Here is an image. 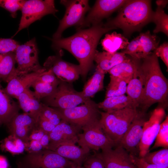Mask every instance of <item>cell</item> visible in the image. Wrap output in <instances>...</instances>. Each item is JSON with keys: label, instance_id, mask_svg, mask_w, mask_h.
Wrapping results in <instances>:
<instances>
[{"label": "cell", "instance_id": "ba28073f", "mask_svg": "<svg viewBox=\"0 0 168 168\" xmlns=\"http://www.w3.org/2000/svg\"><path fill=\"white\" fill-rule=\"evenodd\" d=\"M62 119L82 128L88 124L100 119V111L98 104L89 99L83 104L72 108L62 109L54 108Z\"/></svg>", "mask_w": 168, "mask_h": 168}, {"label": "cell", "instance_id": "ee69618b", "mask_svg": "<svg viewBox=\"0 0 168 168\" xmlns=\"http://www.w3.org/2000/svg\"><path fill=\"white\" fill-rule=\"evenodd\" d=\"M158 57H160L168 68V43L165 42L159 46L154 50Z\"/></svg>", "mask_w": 168, "mask_h": 168}, {"label": "cell", "instance_id": "30bf717a", "mask_svg": "<svg viewBox=\"0 0 168 168\" xmlns=\"http://www.w3.org/2000/svg\"><path fill=\"white\" fill-rule=\"evenodd\" d=\"M100 119L92 121L82 128L83 132L78 134L77 142L81 147L90 150L98 151L116 146L105 134Z\"/></svg>", "mask_w": 168, "mask_h": 168}, {"label": "cell", "instance_id": "d4e9b609", "mask_svg": "<svg viewBox=\"0 0 168 168\" xmlns=\"http://www.w3.org/2000/svg\"><path fill=\"white\" fill-rule=\"evenodd\" d=\"M139 50L136 58H143L152 53L159 46V39L156 36L152 35L149 30L140 33Z\"/></svg>", "mask_w": 168, "mask_h": 168}, {"label": "cell", "instance_id": "816d5d0a", "mask_svg": "<svg viewBox=\"0 0 168 168\" xmlns=\"http://www.w3.org/2000/svg\"><path fill=\"white\" fill-rule=\"evenodd\" d=\"M17 168H22L21 167L19 166H17Z\"/></svg>", "mask_w": 168, "mask_h": 168}, {"label": "cell", "instance_id": "8d00e7d4", "mask_svg": "<svg viewBox=\"0 0 168 168\" xmlns=\"http://www.w3.org/2000/svg\"><path fill=\"white\" fill-rule=\"evenodd\" d=\"M39 117L48 120L56 126L62 119L57 111L54 108H52L43 103Z\"/></svg>", "mask_w": 168, "mask_h": 168}, {"label": "cell", "instance_id": "bcb514c9", "mask_svg": "<svg viewBox=\"0 0 168 168\" xmlns=\"http://www.w3.org/2000/svg\"><path fill=\"white\" fill-rule=\"evenodd\" d=\"M133 161L137 168H168L156 165L151 164L145 161L142 158L131 155Z\"/></svg>", "mask_w": 168, "mask_h": 168}, {"label": "cell", "instance_id": "e0dca14e", "mask_svg": "<svg viewBox=\"0 0 168 168\" xmlns=\"http://www.w3.org/2000/svg\"><path fill=\"white\" fill-rule=\"evenodd\" d=\"M114 147L102 150L96 153L105 168H137L125 149L119 145Z\"/></svg>", "mask_w": 168, "mask_h": 168}, {"label": "cell", "instance_id": "5bb4252c", "mask_svg": "<svg viewBox=\"0 0 168 168\" xmlns=\"http://www.w3.org/2000/svg\"><path fill=\"white\" fill-rule=\"evenodd\" d=\"M61 54L49 57L44 64V67L47 70H51L60 81L72 82L77 80L81 75L80 67L63 60Z\"/></svg>", "mask_w": 168, "mask_h": 168}, {"label": "cell", "instance_id": "db71d44e", "mask_svg": "<svg viewBox=\"0 0 168 168\" xmlns=\"http://www.w3.org/2000/svg\"><path fill=\"white\" fill-rule=\"evenodd\" d=\"M76 168V167H71V168Z\"/></svg>", "mask_w": 168, "mask_h": 168}, {"label": "cell", "instance_id": "8992f818", "mask_svg": "<svg viewBox=\"0 0 168 168\" xmlns=\"http://www.w3.org/2000/svg\"><path fill=\"white\" fill-rule=\"evenodd\" d=\"M60 2L65 7L66 11L56 31L53 35V39L61 38L63 32L69 27L77 26L78 28L81 26L86 13L91 9L87 0H62Z\"/></svg>", "mask_w": 168, "mask_h": 168}, {"label": "cell", "instance_id": "5b68a950", "mask_svg": "<svg viewBox=\"0 0 168 168\" xmlns=\"http://www.w3.org/2000/svg\"><path fill=\"white\" fill-rule=\"evenodd\" d=\"M17 165L22 168H68L78 167L75 163L63 157L56 152L47 149L27 153L18 160Z\"/></svg>", "mask_w": 168, "mask_h": 168}, {"label": "cell", "instance_id": "4fadbf2b", "mask_svg": "<svg viewBox=\"0 0 168 168\" xmlns=\"http://www.w3.org/2000/svg\"><path fill=\"white\" fill-rule=\"evenodd\" d=\"M165 116V108L160 107L153 111L148 119L145 123L140 143L139 157L143 158L150 151V147L155 139L161 124Z\"/></svg>", "mask_w": 168, "mask_h": 168}, {"label": "cell", "instance_id": "f35d334b", "mask_svg": "<svg viewBox=\"0 0 168 168\" xmlns=\"http://www.w3.org/2000/svg\"><path fill=\"white\" fill-rule=\"evenodd\" d=\"M29 139L39 141L44 149H47L50 142L49 133L38 127L37 124L32 131Z\"/></svg>", "mask_w": 168, "mask_h": 168}, {"label": "cell", "instance_id": "ab89813d", "mask_svg": "<svg viewBox=\"0 0 168 168\" xmlns=\"http://www.w3.org/2000/svg\"><path fill=\"white\" fill-rule=\"evenodd\" d=\"M20 44L18 42L12 38H0V54L15 52Z\"/></svg>", "mask_w": 168, "mask_h": 168}, {"label": "cell", "instance_id": "f6af8a7d", "mask_svg": "<svg viewBox=\"0 0 168 168\" xmlns=\"http://www.w3.org/2000/svg\"><path fill=\"white\" fill-rule=\"evenodd\" d=\"M24 144L25 151L27 153L36 152L44 149L40 143L37 140L29 139Z\"/></svg>", "mask_w": 168, "mask_h": 168}, {"label": "cell", "instance_id": "6da1fadb", "mask_svg": "<svg viewBox=\"0 0 168 168\" xmlns=\"http://www.w3.org/2000/svg\"><path fill=\"white\" fill-rule=\"evenodd\" d=\"M105 26L102 22L86 29H77L73 35L66 38L51 39L52 47L55 49H64L77 60L81 69V75L86 76L93 65L96 48L102 36L115 29Z\"/></svg>", "mask_w": 168, "mask_h": 168}, {"label": "cell", "instance_id": "f546056e", "mask_svg": "<svg viewBox=\"0 0 168 168\" xmlns=\"http://www.w3.org/2000/svg\"><path fill=\"white\" fill-rule=\"evenodd\" d=\"M143 92L142 80L137 68L127 84L126 93L138 108Z\"/></svg>", "mask_w": 168, "mask_h": 168}, {"label": "cell", "instance_id": "7bdbcfd3", "mask_svg": "<svg viewBox=\"0 0 168 168\" xmlns=\"http://www.w3.org/2000/svg\"><path fill=\"white\" fill-rule=\"evenodd\" d=\"M36 80L44 83L57 85L59 84L60 81L50 70H46Z\"/></svg>", "mask_w": 168, "mask_h": 168}, {"label": "cell", "instance_id": "d590c367", "mask_svg": "<svg viewBox=\"0 0 168 168\" xmlns=\"http://www.w3.org/2000/svg\"><path fill=\"white\" fill-rule=\"evenodd\" d=\"M154 145L150 150L159 147H168V117L161 124L159 130L155 140Z\"/></svg>", "mask_w": 168, "mask_h": 168}, {"label": "cell", "instance_id": "d6a6232c", "mask_svg": "<svg viewBox=\"0 0 168 168\" xmlns=\"http://www.w3.org/2000/svg\"><path fill=\"white\" fill-rule=\"evenodd\" d=\"M147 152L143 158L147 163L168 167V149L164 148L157 151Z\"/></svg>", "mask_w": 168, "mask_h": 168}, {"label": "cell", "instance_id": "1f68e13d", "mask_svg": "<svg viewBox=\"0 0 168 168\" xmlns=\"http://www.w3.org/2000/svg\"><path fill=\"white\" fill-rule=\"evenodd\" d=\"M110 82L106 88L105 98L124 95L129 81L121 77L110 76Z\"/></svg>", "mask_w": 168, "mask_h": 168}, {"label": "cell", "instance_id": "c3c4849f", "mask_svg": "<svg viewBox=\"0 0 168 168\" xmlns=\"http://www.w3.org/2000/svg\"><path fill=\"white\" fill-rule=\"evenodd\" d=\"M168 1L166 0H156V3L157 6L163 9L168 3Z\"/></svg>", "mask_w": 168, "mask_h": 168}, {"label": "cell", "instance_id": "9a60e30c", "mask_svg": "<svg viewBox=\"0 0 168 168\" xmlns=\"http://www.w3.org/2000/svg\"><path fill=\"white\" fill-rule=\"evenodd\" d=\"M127 0H98L90 9L82 25L77 29L90 27L102 22V20L119 10Z\"/></svg>", "mask_w": 168, "mask_h": 168}, {"label": "cell", "instance_id": "44dd1931", "mask_svg": "<svg viewBox=\"0 0 168 168\" xmlns=\"http://www.w3.org/2000/svg\"><path fill=\"white\" fill-rule=\"evenodd\" d=\"M90 150L80 147L72 142H65L58 146L54 151L66 159L82 166L89 155Z\"/></svg>", "mask_w": 168, "mask_h": 168}, {"label": "cell", "instance_id": "52a82bcc", "mask_svg": "<svg viewBox=\"0 0 168 168\" xmlns=\"http://www.w3.org/2000/svg\"><path fill=\"white\" fill-rule=\"evenodd\" d=\"M67 83L60 81L51 94L41 100L42 103L50 107L67 109L83 104L89 99L85 97L81 91H75Z\"/></svg>", "mask_w": 168, "mask_h": 168}, {"label": "cell", "instance_id": "cb8c5ba5", "mask_svg": "<svg viewBox=\"0 0 168 168\" xmlns=\"http://www.w3.org/2000/svg\"><path fill=\"white\" fill-rule=\"evenodd\" d=\"M14 52L0 54V80L8 82L17 77Z\"/></svg>", "mask_w": 168, "mask_h": 168}, {"label": "cell", "instance_id": "f5cc1de1", "mask_svg": "<svg viewBox=\"0 0 168 168\" xmlns=\"http://www.w3.org/2000/svg\"><path fill=\"white\" fill-rule=\"evenodd\" d=\"M2 124L0 122V126Z\"/></svg>", "mask_w": 168, "mask_h": 168}, {"label": "cell", "instance_id": "d6986e66", "mask_svg": "<svg viewBox=\"0 0 168 168\" xmlns=\"http://www.w3.org/2000/svg\"><path fill=\"white\" fill-rule=\"evenodd\" d=\"M46 70L17 76L7 82V86L3 88V90L9 96L17 99L21 93L26 89L29 88L31 84Z\"/></svg>", "mask_w": 168, "mask_h": 168}, {"label": "cell", "instance_id": "3957f363", "mask_svg": "<svg viewBox=\"0 0 168 168\" xmlns=\"http://www.w3.org/2000/svg\"><path fill=\"white\" fill-rule=\"evenodd\" d=\"M151 1L127 0L119 10L117 15L104 24L106 27L119 28L124 36L129 37L133 32L140 31L152 22L153 12Z\"/></svg>", "mask_w": 168, "mask_h": 168}, {"label": "cell", "instance_id": "4316f807", "mask_svg": "<svg viewBox=\"0 0 168 168\" xmlns=\"http://www.w3.org/2000/svg\"><path fill=\"white\" fill-rule=\"evenodd\" d=\"M129 42L124 35L114 31L110 34H106L101 40V44L106 52L113 53L124 49Z\"/></svg>", "mask_w": 168, "mask_h": 168}, {"label": "cell", "instance_id": "e575fe53", "mask_svg": "<svg viewBox=\"0 0 168 168\" xmlns=\"http://www.w3.org/2000/svg\"><path fill=\"white\" fill-rule=\"evenodd\" d=\"M58 85L44 83L36 80L31 84L30 87L34 89L33 92L35 96L41 100L51 94Z\"/></svg>", "mask_w": 168, "mask_h": 168}, {"label": "cell", "instance_id": "60d3db41", "mask_svg": "<svg viewBox=\"0 0 168 168\" xmlns=\"http://www.w3.org/2000/svg\"><path fill=\"white\" fill-rule=\"evenodd\" d=\"M85 168H105L101 160L96 154L87 157L83 163Z\"/></svg>", "mask_w": 168, "mask_h": 168}, {"label": "cell", "instance_id": "9c48e42d", "mask_svg": "<svg viewBox=\"0 0 168 168\" xmlns=\"http://www.w3.org/2000/svg\"><path fill=\"white\" fill-rule=\"evenodd\" d=\"M17 64V76L46 70L40 65L38 49L35 38L20 44L15 51Z\"/></svg>", "mask_w": 168, "mask_h": 168}, {"label": "cell", "instance_id": "7a4b0ae2", "mask_svg": "<svg viewBox=\"0 0 168 168\" xmlns=\"http://www.w3.org/2000/svg\"><path fill=\"white\" fill-rule=\"evenodd\" d=\"M138 69L142 80L143 92L138 107L146 113L152 105L161 104L165 108L167 104L168 80L163 74L158 57L154 51L138 59Z\"/></svg>", "mask_w": 168, "mask_h": 168}, {"label": "cell", "instance_id": "83f0119b", "mask_svg": "<svg viewBox=\"0 0 168 168\" xmlns=\"http://www.w3.org/2000/svg\"><path fill=\"white\" fill-rule=\"evenodd\" d=\"M105 73L103 70L96 67L95 72L86 82L81 91L85 97L90 99L103 89Z\"/></svg>", "mask_w": 168, "mask_h": 168}, {"label": "cell", "instance_id": "b9f144b4", "mask_svg": "<svg viewBox=\"0 0 168 168\" xmlns=\"http://www.w3.org/2000/svg\"><path fill=\"white\" fill-rule=\"evenodd\" d=\"M139 39L138 36L133 39L121 52L133 58H136L139 50Z\"/></svg>", "mask_w": 168, "mask_h": 168}, {"label": "cell", "instance_id": "ac0fdd59", "mask_svg": "<svg viewBox=\"0 0 168 168\" xmlns=\"http://www.w3.org/2000/svg\"><path fill=\"white\" fill-rule=\"evenodd\" d=\"M37 124L35 120L23 113L16 115L7 125L11 134L15 135L25 142Z\"/></svg>", "mask_w": 168, "mask_h": 168}, {"label": "cell", "instance_id": "603a6c76", "mask_svg": "<svg viewBox=\"0 0 168 168\" xmlns=\"http://www.w3.org/2000/svg\"><path fill=\"white\" fill-rule=\"evenodd\" d=\"M127 56L122 52L111 53L106 51L100 52L96 50L94 60L97 64V66L105 73L115 66L127 59Z\"/></svg>", "mask_w": 168, "mask_h": 168}, {"label": "cell", "instance_id": "681fc988", "mask_svg": "<svg viewBox=\"0 0 168 168\" xmlns=\"http://www.w3.org/2000/svg\"><path fill=\"white\" fill-rule=\"evenodd\" d=\"M7 162L6 159L2 156H0V168H6Z\"/></svg>", "mask_w": 168, "mask_h": 168}, {"label": "cell", "instance_id": "74e56055", "mask_svg": "<svg viewBox=\"0 0 168 168\" xmlns=\"http://www.w3.org/2000/svg\"><path fill=\"white\" fill-rule=\"evenodd\" d=\"M25 0H0V7L9 12L11 16L16 18L17 12L21 10Z\"/></svg>", "mask_w": 168, "mask_h": 168}, {"label": "cell", "instance_id": "2e32d148", "mask_svg": "<svg viewBox=\"0 0 168 168\" xmlns=\"http://www.w3.org/2000/svg\"><path fill=\"white\" fill-rule=\"evenodd\" d=\"M81 128L62 120L49 133L50 142L47 149L54 151L60 144L65 142L75 144L78 142V135Z\"/></svg>", "mask_w": 168, "mask_h": 168}, {"label": "cell", "instance_id": "7dc6e473", "mask_svg": "<svg viewBox=\"0 0 168 168\" xmlns=\"http://www.w3.org/2000/svg\"><path fill=\"white\" fill-rule=\"evenodd\" d=\"M37 125L44 131L49 133L56 126L48 120L41 117H39L37 121Z\"/></svg>", "mask_w": 168, "mask_h": 168}, {"label": "cell", "instance_id": "4dcf8cb0", "mask_svg": "<svg viewBox=\"0 0 168 168\" xmlns=\"http://www.w3.org/2000/svg\"><path fill=\"white\" fill-rule=\"evenodd\" d=\"M0 149L13 155L23 153L25 151L24 142L15 135L10 134L0 142Z\"/></svg>", "mask_w": 168, "mask_h": 168}, {"label": "cell", "instance_id": "484cf974", "mask_svg": "<svg viewBox=\"0 0 168 168\" xmlns=\"http://www.w3.org/2000/svg\"><path fill=\"white\" fill-rule=\"evenodd\" d=\"M97 104L98 108L105 111L119 110L129 107L137 108L132 100L124 94L106 98L103 101Z\"/></svg>", "mask_w": 168, "mask_h": 168}, {"label": "cell", "instance_id": "8fae6325", "mask_svg": "<svg viewBox=\"0 0 168 168\" xmlns=\"http://www.w3.org/2000/svg\"><path fill=\"white\" fill-rule=\"evenodd\" d=\"M22 15L17 30L12 37L23 29L44 16L58 12L53 0H25L21 10Z\"/></svg>", "mask_w": 168, "mask_h": 168}, {"label": "cell", "instance_id": "836d02e7", "mask_svg": "<svg viewBox=\"0 0 168 168\" xmlns=\"http://www.w3.org/2000/svg\"><path fill=\"white\" fill-rule=\"evenodd\" d=\"M152 22L156 24L153 30L154 34L162 32L168 36V16L163 8L157 6L156 10L154 12Z\"/></svg>", "mask_w": 168, "mask_h": 168}, {"label": "cell", "instance_id": "7402d4cb", "mask_svg": "<svg viewBox=\"0 0 168 168\" xmlns=\"http://www.w3.org/2000/svg\"><path fill=\"white\" fill-rule=\"evenodd\" d=\"M4 91L0 82V122L7 125L19 113L18 103Z\"/></svg>", "mask_w": 168, "mask_h": 168}, {"label": "cell", "instance_id": "7c38bea8", "mask_svg": "<svg viewBox=\"0 0 168 168\" xmlns=\"http://www.w3.org/2000/svg\"><path fill=\"white\" fill-rule=\"evenodd\" d=\"M147 120L146 113L139 110L117 145L123 147L130 155L138 157L143 126Z\"/></svg>", "mask_w": 168, "mask_h": 168}, {"label": "cell", "instance_id": "ffe728a7", "mask_svg": "<svg viewBox=\"0 0 168 168\" xmlns=\"http://www.w3.org/2000/svg\"><path fill=\"white\" fill-rule=\"evenodd\" d=\"M17 100L20 108L24 113L35 120L37 122L42 108L43 103L34 96L33 91L29 88L26 89Z\"/></svg>", "mask_w": 168, "mask_h": 168}, {"label": "cell", "instance_id": "f907efd6", "mask_svg": "<svg viewBox=\"0 0 168 168\" xmlns=\"http://www.w3.org/2000/svg\"><path fill=\"white\" fill-rule=\"evenodd\" d=\"M77 168H85L83 166H78L77 167Z\"/></svg>", "mask_w": 168, "mask_h": 168}, {"label": "cell", "instance_id": "277c9868", "mask_svg": "<svg viewBox=\"0 0 168 168\" xmlns=\"http://www.w3.org/2000/svg\"><path fill=\"white\" fill-rule=\"evenodd\" d=\"M139 110L129 107L109 111H100V121L105 134L116 146L118 144Z\"/></svg>", "mask_w": 168, "mask_h": 168}, {"label": "cell", "instance_id": "f1b7e54d", "mask_svg": "<svg viewBox=\"0 0 168 168\" xmlns=\"http://www.w3.org/2000/svg\"><path fill=\"white\" fill-rule=\"evenodd\" d=\"M138 61V59L129 56L127 59L113 67L108 72L110 76L122 78L129 81L137 69Z\"/></svg>", "mask_w": 168, "mask_h": 168}]
</instances>
